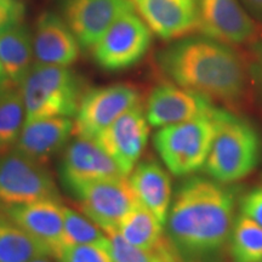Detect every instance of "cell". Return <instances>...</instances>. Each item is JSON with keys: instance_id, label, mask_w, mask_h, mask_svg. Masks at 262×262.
Returning a JSON list of instances; mask_svg holds the SVG:
<instances>
[{"instance_id": "6da1fadb", "label": "cell", "mask_w": 262, "mask_h": 262, "mask_svg": "<svg viewBox=\"0 0 262 262\" xmlns=\"http://www.w3.org/2000/svg\"><path fill=\"white\" fill-rule=\"evenodd\" d=\"M234 205V192L225 183L198 176L186 179L176 191L164 225L180 260H204L219 253L233 227Z\"/></svg>"}, {"instance_id": "7a4b0ae2", "label": "cell", "mask_w": 262, "mask_h": 262, "mask_svg": "<svg viewBox=\"0 0 262 262\" xmlns=\"http://www.w3.org/2000/svg\"><path fill=\"white\" fill-rule=\"evenodd\" d=\"M159 68L173 83L210 100L237 102L247 88L241 55L208 35L175 39L157 55Z\"/></svg>"}, {"instance_id": "3957f363", "label": "cell", "mask_w": 262, "mask_h": 262, "mask_svg": "<svg viewBox=\"0 0 262 262\" xmlns=\"http://www.w3.org/2000/svg\"><path fill=\"white\" fill-rule=\"evenodd\" d=\"M215 134L204 170L209 178L225 183L247 178L261 158L262 142L257 130L248 120L217 108Z\"/></svg>"}, {"instance_id": "277c9868", "label": "cell", "mask_w": 262, "mask_h": 262, "mask_svg": "<svg viewBox=\"0 0 262 262\" xmlns=\"http://www.w3.org/2000/svg\"><path fill=\"white\" fill-rule=\"evenodd\" d=\"M25 123L42 118L74 117L86 91L74 71L62 66L34 63L19 85Z\"/></svg>"}, {"instance_id": "5b68a950", "label": "cell", "mask_w": 262, "mask_h": 262, "mask_svg": "<svg viewBox=\"0 0 262 262\" xmlns=\"http://www.w3.org/2000/svg\"><path fill=\"white\" fill-rule=\"evenodd\" d=\"M216 110L217 107L206 116L159 127L156 133L153 143L173 176H191L204 168L214 139Z\"/></svg>"}, {"instance_id": "8992f818", "label": "cell", "mask_w": 262, "mask_h": 262, "mask_svg": "<svg viewBox=\"0 0 262 262\" xmlns=\"http://www.w3.org/2000/svg\"><path fill=\"white\" fill-rule=\"evenodd\" d=\"M150 44L152 32L134 10L120 16L103 33L94 45L93 56L104 71H125L145 57Z\"/></svg>"}, {"instance_id": "52a82bcc", "label": "cell", "mask_w": 262, "mask_h": 262, "mask_svg": "<svg viewBox=\"0 0 262 262\" xmlns=\"http://www.w3.org/2000/svg\"><path fill=\"white\" fill-rule=\"evenodd\" d=\"M60 199L56 182L44 164L12 149L0 156V204Z\"/></svg>"}, {"instance_id": "ba28073f", "label": "cell", "mask_w": 262, "mask_h": 262, "mask_svg": "<svg viewBox=\"0 0 262 262\" xmlns=\"http://www.w3.org/2000/svg\"><path fill=\"white\" fill-rule=\"evenodd\" d=\"M73 195L79 202L84 215L106 234L117 231L127 212L140 204L126 178L88 183Z\"/></svg>"}, {"instance_id": "9c48e42d", "label": "cell", "mask_w": 262, "mask_h": 262, "mask_svg": "<svg viewBox=\"0 0 262 262\" xmlns=\"http://www.w3.org/2000/svg\"><path fill=\"white\" fill-rule=\"evenodd\" d=\"M139 103V91L127 84H113L86 91L75 114L74 134L95 140L123 113Z\"/></svg>"}, {"instance_id": "30bf717a", "label": "cell", "mask_w": 262, "mask_h": 262, "mask_svg": "<svg viewBox=\"0 0 262 262\" xmlns=\"http://www.w3.org/2000/svg\"><path fill=\"white\" fill-rule=\"evenodd\" d=\"M60 176L71 193L100 180L127 178L96 140L81 136L75 137L64 148Z\"/></svg>"}, {"instance_id": "8fae6325", "label": "cell", "mask_w": 262, "mask_h": 262, "mask_svg": "<svg viewBox=\"0 0 262 262\" xmlns=\"http://www.w3.org/2000/svg\"><path fill=\"white\" fill-rule=\"evenodd\" d=\"M149 135L145 108L136 104L98 135L97 143L129 176L142 156Z\"/></svg>"}, {"instance_id": "7c38bea8", "label": "cell", "mask_w": 262, "mask_h": 262, "mask_svg": "<svg viewBox=\"0 0 262 262\" xmlns=\"http://www.w3.org/2000/svg\"><path fill=\"white\" fill-rule=\"evenodd\" d=\"M134 10L131 0H66L63 16L80 48L93 49L113 22Z\"/></svg>"}, {"instance_id": "4fadbf2b", "label": "cell", "mask_w": 262, "mask_h": 262, "mask_svg": "<svg viewBox=\"0 0 262 262\" xmlns=\"http://www.w3.org/2000/svg\"><path fill=\"white\" fill-rule=\"evenodd\" d=\"M210 98L176 84H160L150 91L145 113L150 126L172 125L206 116L215 110Z\"/></svg>"}, {"instance_id": "5bb4252c", "label": "cell", "mask_w": 262, "mask_h": 262, "mask_svg": "<svg viewBox=\"0 0 262 262\" xmlns=\"http://www.w3.org/2000/svg\"><path fill=\"white\" fill-rule=\"evenodd\" d=\"M63 208L60 199L4 205L3 211L18 227L44 244L55 257L63 248Z\"/></svg>"}, {"instance_id": "9a60e30c", "label": "cell", "mask_w": 262, "mask_h": 262, "mask_svg": "<svg viewBox=\"0 0 262 262\" xmlns=\"http://www.w3.org/2000/svg\"><path fill=\"white\" fill-rule=\"evenodd\" d=\"M198 29L227 44H243L255 33L251 16L239 0H199Z\"/></svg>"}, {"instance_id": "2e32d148", "label": "cell", "mask_w": 262, "mask_h": 262, "mask_svg": "<svg viewBox=\"0 0 262 262\" xmlns=\"http://www.w3.org/2000/svg\"><path fill=\"white\" fill-rule=\"evenodd\" d=\"M150 32L172 40L198 28L199 0H131Z\"/></svg>"}, {"instance_id": "e0dca14e", "label": "cell", "mask_w": 262, "mask_h": 262, "mask_svg": "<svg viewBox=\"0 0 262 262\" xmlns=\"http://www.w3.org/2000/svg\"><path fill=\"white\" fill-rule=\"evenodd\" d=\"M32 38L35 63L70 67L79 56L77 38L64 19L54 12H44L38 18Z\"/></svg>"}, {"instance_id": "ac0fdd59", "label": "cell", "mask_w": 262, "mask_h": 262, "mask_svg": "<svg viewBox=\"0 0 262 262\" xmlns=\"http://www.w3.org/2000/svg\"><path fill=\"white\" fill-rule=\"evenodd\" d=\"M74 134V122L67 117L42 118L25 123L14 150L45 164L67 146Z\"/></svg>"}, {"instance_id": "d6986e66", "label": "cell", "mask_w": 262, "mask_h": 262, "mask_svg": "<svg viewBox=\"0 0 262 262\" xmlns=\"http://www.w3.org/2000/svg\"><path fill=\"white\" fill-rule=\"evenodd\" d=\"M129 182L140 204L165 225L172 199V186L169 173L159 163L142 162L131 171Z\"/></svg>"}, {"instance_id": "ffe728a7", "label": "cell", "mask_w": 262, "mask_h": 262, "mask_svg": "<svg viewBox=\"0 0 262 262\" xmlns=\"http://www.w3.org/2000/svg\"><path fill=\"white\" fill-rule=\"evenodd\" d=\"M33 38L24 25L0 33V63L10 86H19L31 70Z\"/></svg>"}, {"instance_id": "44dd1931", "label": "cell", "mask_w": 262, "mask_h": 262, "mask_svg": "<svg viewBox=\"0 0 262 262\" xmlns=\"http://www.w3.org/2000/svg\"><path fill=\"white\" fill-rule=\"evenodd\" d=\"M117 232L127 243L145 250H155L165 239L164 225L141 204L127 212Z\"/></svg>"}, {"instance_id": "7402d4cb", "label": "cell", "mask_w": 262, "mask_h": 262, "mask_svg": "<svg viewBox=\"0 0 262 262\" xmlns=\"http://www.w3.org/2000/svg\"><path fill=\"white\" fill-rule=\"evenodd\" d=\"M51 251L14 224L5 215H0V262H29Z\"/></svg>"}, {"instance_id": "603a6c76", "label": "cell", "mask_w": 262, "mask_h": 262, "mask_svg": "<svg viewBox=\"0 0 262 262\" xmlns=\"http://www.w3.org/2000/svg\"><path fill=\"white\" fill-rule=\"evenodd\" d=\"M25 104L19 89L8 88L0 94V156L15 148L25 125Z\"/></svg>"}, {"instance_id": "cb8c5ba5", "label": "cell", "mask_w": 262, "mask_h": 262, "mask_svg": "<svg viewBox=\"0 0 262 262\" xmlns=\"http://www.w3.org/2000/svg\"><path fill=\"white\" fill-rule=\"evenodd\" d=\"M229 254L234 262L262 261V227L241 214L228 238Z\"/></svg>"}, {"instance_id": "d4e9b609", "label": "cell", "mask_w": 262, "mask_h": 262, "mask_svg": "<svg viewBox=\"0 0 262 262\" xmlns=\"http://www.w3.org/2000/svg\"><path fill=\"white\" fill-rule=\"evenodd\" d=\"M107 235L86 216L73 209L63 208V248L78 244L102 243Z\"/></svg>"}, {"instance_id": "484cf974", "label": "cell", "mask_w": 262, "mask_h": 262, "mask_svg": "<svg viewBox=\"0 0 262 262\" xmlns=\"http://www.w3.org/2000/svg\"><path fill=\"white\" fill-rule=\"evenodd\" d=\"M57 260L60 262H113L108 249V238L102 243L62 248Z\"/></svg>"}, {"instance_id": "4316f807", "label": "cell", "mask_w": 262, "mask_h": 262, "mask_svg": "<svg viewBox=\"0 0 262 262\" xmlns=\"http://www.w3.org/2000/svg\"><path fill=\"white\" fill-rule=\"evenodd\" d=\"M25 5L21 0H0V33L22 24Z\"/></svg>"}, {"instance_id": "83f0119b", "label": "cell", "mask_w": 262, "mask_h": 262, "mask_svg": "<svg viewBox=\"0 0 262 262\" xmlns=\"http://www.w3.org/2000/svg\"><path fill=\"white\" fill-rule=\"evenodd\" d=\"M241 211L262 227V187L251 189L242 198Z\"/></svg>"}, {"instance_id": "f1b7e54d", "label": "cell", "mask_w": 262, "mask_h": 262, "mask_svg": "<svg viewBox=\"0 0 262 262\" xmlns=\"http://www.w3.org/2000/svg\"><path fill=\"white\" fill-rule=\"evenodd\" d=\"M251 57H253V63L250 68L251 74L262 89V39L254 42L251 47Z\"/></svg>"}, {"instance_id": "f546056e", "label": "cell", "mask_w": 262, "mask_h": 262, "mask_svg": "<svg viewBox=\"0 0 262 262\" xmlns=\"http://www.w3.org/2000/svg\"><path fill=\"white\" fill-rule=\"evenodd\" d=\"M239 2L243 4L250 16L262 22V0H239Z\"/></svg>"}, {"instance_id": "4dcf8cb0", "label": "cell", "mask_w": 262, "mask_h": 262, "mask_svg": "<svg viewBox=\"0 0 262 262\" xmlns=\"http://www.w3.org/2000/svg\"><path fill=\"white\" fill-rule=\"evenodd\" d=\"M8 88H11V86H10L8 80H6L4 71H3V67H2V63H0V94H2L5 89H8Z\"/></svg>"}, {"instance_id": "1f68e13d", "label": "cell", "mask_w": 262, "mask_h": 262, "mask_svg": "<svg viewBox=\"0 0 262 262\" xmlns=\"http://www.w3.org/2000/svg\"><path fill=\"white\" fill-rule=\"evenodd\" d=\"M29 262H60V261H57V257L51 256V255H42V256L33 258V260Z\"/></svg>"}, {"instance_id": "d6a6232c", "label": "cell", "mask_w": 262, "mask_h": 262, "mask_svg": "<svg viewBox=\"0 0 262 262\" xmlns=\"http://www.w3.org/2000/svg\"><path fill=\"white\" fill-rule=\"evenodd\" d=\"M261 262H262V261H261Z\"/></svg>"}]
</instances>
